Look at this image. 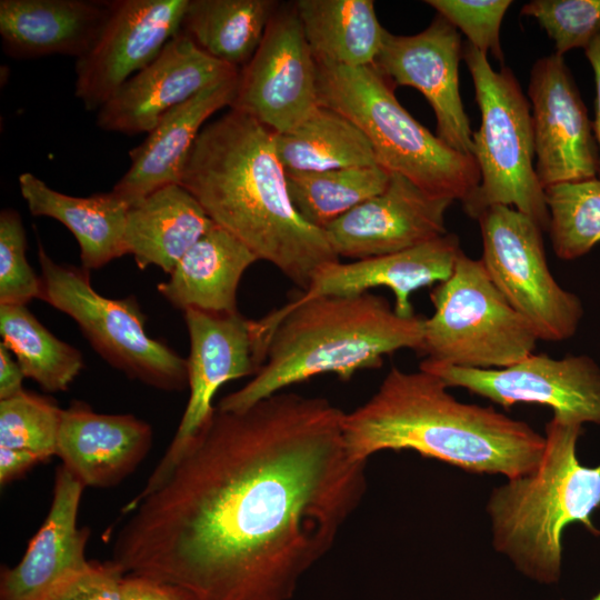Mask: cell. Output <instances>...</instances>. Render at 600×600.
Instances as JSON below:
<instances>
[{
	"label": "cell",
	"mask_w": 600,
	"mask_h": 600,
	"mask_svg": "<svg viewBox=\"0 0 600 600\" xmlns=\"http://www.w3.org/2000/svg\"><path fill=\"white\" fill-rule=\"evenodd\" d=\"M390 176L380 166H369L320 172H287V183L299 214L323 230L354 207L381 193Z\"/></svg>",
	"instance_id": "cell-31"
},
{
	"label": "cell",
	"mask_w": 600,
	"mask_h": 600,
	"mask_svg": "<svg viewBox=\"0 0 600 600\" xmlns=\"http://www.w3.org/2000/svg\"><path fill=\"white\" fill-rule=\"evenodd\" d=\"M43 300L76 321L96 352L128 378L164 391L188 386V363L146 331L134 297L110 299L91 286L83 267L56 262L38 239Z\"/></svg>",
	"instance_id": "cell-9"
},
{
	"label": "cell",
	"mask_w": 600,
	"mask_h": 600,
	"mask_svg": "<svg viewBox=\"0 0 600 600\" xmlns=\"http://www.w3.org/2000/svg\"><path fill=\"white\" fill-rule=\"evenodd\" d=\"M27 236L19 212H0V306L40 299L41 280L26 257Z\"/></svg>",
	"instance_id": "cell-35"
},
{
	"label": "cell",
	"mask_w": 600,
	"mask_h": 600,
	"mask_svg": "<svg viewBox=\"0 0 600 600\" xmlns=\"http://www.w3.org/2000/svg\"><path fill=\"white\" fill-rule=\"evenodd\" d=\"M318 104L351 120L367 137L377 163L427 193L466 202L480 183L474 157L458 152L418 122L373 67L317 62Z\"/></svg>",
	"instance_id": "cell-6"
},
{
	"label": "cell",
	"mask_w": 600,
	"mask_h": 600,
	"mask_svg": "<svg viewBox=\"0 0 600 600\" xmlns=\"http://www.w3.org/2000/svg\"><path fill=\"white\" fill-rule=\"evenodd\" d=\"M18 183L32 216L52 218L71 231L84 269H99L128 254L124 234L130 206L112 190L73 197L50 188L30 172L21 173Z\"/></svg>",
	"instance_id": "cell-25"
},
{
	"label": "cell",
	"mask_w": 600,
	"mask_h": 600,
	"mask_svg": "<svg viewBox=\"0 0 600 600\" xmlns=\"http://www.w3.org/2000/svg\"><path fill=\"white\" fill-rule=\"evenodd\" d=\"M448 388L431 372L392 367L368 401L344 412L347 452L368 462L380 451L413 450L466 471L508 479L539 464L544 436L492 407L460 402Z\"/></svg>",
	"instance_id": "cell-3"
},
{
	"label": "cell",
	"mask_w": 600,
	"mask_h": 600,
	"mask_svg": "<svg viewBox=\"0 0 600 600\" xmlns=\"http://www.w3.org/2000/svg\"><path fill=\"white\" fill-rule=\"evenodd\" d=\"M83 484L63 466L57 468L49 512L21 560L0 574V600H43L57 587L86 570L89 538L78 528Z\"/></svg>",
	"instance_id": "cell-19"
},
{
	"label": "cell",
	"mask_w": 600,
	"mask_h": 600,
	"mask_svg": "<svg viewBox=\"0 0 600 600\" xmlns=\"http://www.w3.org/2000/svg\"><path fill=\"white\" fill-rule=\"evenodd\" d=\"M279 7L274 0H189L179 33L214 59L241 70Z\"/></svg>",
	"instance_id": "cell-28"
},
{
	"label": "cell",
	"mask_w": 600,
	"mask_h": 600,
	"mask_svg": "<svg viewBox=\"0 0 600 600\" xmlns=\"http://www.w3.org/2000/svg\"><path fill=\"white\" fill-rule=\"evenodd\" d=\"M189 333V399L176 434L149 477L138 500L157 489L170 474L189 442L214 412L213 397L232 380L253 376L260 368L256 354L253 320L239 313L183 311Z\"/></svg>",
	"instance_id": "cell-12"
},
{
	"label": "cell",
	"mask_w": 600,
	"mask_h": 600,
	"mask_svg": "<svg viewBox=\"0 0 600 600\" xmlns=\"http://www.w3.org/2000/svg\"><path fill=\"white\" fill-rule=\"evenodd\" d=\"M261 367L243 387L224 396L217 408L244 410L316 376L333 373L350 380L357 372L380 368L401 349L421 352L424 318L401 317L381 296H297L266 317L253 320Z\"/></svg>",
	"instance_id": "cell-4"
},
{
	"label": "cell",
	"mask_w": 600,
	"mask_h": 600,
	"mask_svg": "<svg viewBox=\"0 0 600 600\" xmlns=\"http://www.w3.org/2000/svg\"><path fill=\"white\" fill-rule=\"evenodd\" d=\"M452 202L391 173L381 193L354 207L323 231L338 258L359 260L390 254L448 233L446 212Z\"/></svg>",
	"instance_id": "cell-18"
},
{
	"label": "cell",
	"mask_w": 600,
	"mask_h": 600,
	"mask_svg": "<svg viewBox=\"0 0 600 600\" xmlns=\"http://www.w3.org/2000/svg\"><path fill=\"white\" fill-rule=\"evenodd\" d=\"M471 74L481 123L472 134L480 183L463 202L478 219L490 207L507 206L548 230L546 193L534 169V138L529 99L508 67L496 71L487 54L470 43L462 50Z\"/></svg>",
	"instance_id": "cell-7"
},
{
	"label": "cell",
	"mask_w": 600,
	"mask_h": 600,
	"mask_svg": "<svg viewBox=\"0 0 600 600\" xmlns=\"http://www.w3.org/2000/svg\"><path fill=\"white\" fill-rule=\"evenodd\" d=\"M343 417L290 391L216 407L167 479L123 508L111 560L200 600H290L367 490Z\"/></svg>",
	"instance_id": "cell-1"
},
{
	"label": "cell",
	"mask_w": 600,
	"mask_h": 600,
	"mask_svg": "<svg viewBox=\"0 0 600 600\" xmlns=\"http://www.w3.org/2000/svg\"><path fill=\"white\" fill-rule=\"evenodd\" d=\"M152 439L144 420L129 413H99L74 400L62 410L56 456L84 488H112L139 467Z\"/></svg>",
	"instance_id": "cell-20"
},
{
	"label": "cell",
	"mask_w": 600,
	"mask_h": 600,
	"mask_svg": "<svg viewBox=\"0 0 600 600\" xmlns=\"http://www.w3.org/2000/svg\"><path fill=\"white\" fill-rule=\"evenodd\" d=\"M419 369L509 409L532 402L553 409V416L581 424H600V367L588 356L554 359L531 353L499 369L463 368L426 359Z\"/></svg>",
	"instance_id": "cell-11"
},
{
	"label": "cell",
	"mask_w": 600,
	"mask_h": 600,
	"mask_svg": "<svg viewBox=\"0 0 600 600\" xmlns=\"http://www.w3.org/2000/svg\"><path fill=\"white\" fill-rule=\"evenodd\" d=\"M293 7L316 62L373 66L386 29L372 0H298Z\"/></svg>",
	"instance_id": "cell-27"
},
{
	"label": "cell",
	"mask_w": 600,
	"mask_h": 600,
	"mask_svg": "<svg viewBox=\"0 0 600 600\" xmlns=\"http://www.w3.org/2000/svg\"><path fill=\"white\" fill-rule=\"evenodd\" d=\"M273 140L287 172L378 166L364 133L346 116L320 104L293 129L273 132Z\"/></svg>",
	"instance_id": "cell-29"
},
{
	"label": "cell",
	"mask_w": 600,
	"mask_h": 600,
	"mask_svg": "<svg viewBox=\"0 0 600 600\" xmlns=\"http://www.w3.org/2000/svg\"><path fill=\"white\" fill-rule=\"evenodd\" d=\"M179 184L214 224L301 291L321 266L339 260L324 231L292 204L273 132L243 112L230 109L201 129Z\"/></svg>",
	"instance_id": "cell-2"
},
{
	"label": "cell",
	"mask_w": 600,
	"mask_h": 600,
	"mask_svg": "<svg viewBox=\"0 0 600 600\" xmlns=\"http://www.w3.org/2000/svg\"><path fill=\"white\" fill-rule=\"evenodd\" d=\"M584 54L593 70L596 83L594 120L592 122V130L599 151L598 178L600 179V33L584 48Z\"/></svg>",
	"instance_id": "cell-41"
},
{
	"label": "cell",
	"mask_w": 600,
	"mask_h": 600,
	"mask_svg": "<svg viewBox=\"0 0 600 600\" xmlns=\"http://www.w3.org/2000/svg\"><path fill=\"white\" fill-rule=\"evenodd\" d=\"M26 376L11 352L0 343V400H6L23 392Z\"/></svg>",
	"instance_id": "cell-40"
},
{
	"label": "cell",
	"mask_w": 600,
	"mask_h": 600,
	"mask_svg": "<svg viewBox=\"0 0 600 600\" xmlns=\"http://www.w3.org/2000/svg\"><path fill=\"white\" fill-rule=\"evenodd\" d=\"M438 14L457 30H461L468 43L488 56L490 52L500 62L503 53L500 46V27L511 6V0H427Z\"/></svg>",
	"instance_id": "cell-36"
},
{
	"label": "cell",
	"mask_w": 600,
	"mask_h": 600,
	"mask_svg": "<svg viewBox=\"0 0 600 600\" xmlns=\"http://www.w3.org/2000/svg\"><path fill=\"white\" fill-rule=\"evenodd\" d=\"M258 258L238 238L214 224L178 261L159 293L182 311H238L240 280Z\"/></svg>",
	"instance_id": "cell-24"
},
{
	"label": "cell",
	"mask_w": 600,
	"mask_h": 600,
	"mask_svg": "<svg viewBox=\"0 0 600 600\" xmlns=\"http://www.w3.org/2000/svg\"><path fill=\"white\" fill-rule=\"evenodd\" d=\"M590 600H600V590Z\"/></svg>",
	"instance_id": "cell-42"
},
{
	"label": "cell",
	"mask_w": 600,
	"mask_h": 600,
	"mask_svg": "<svg viewBox=\"0 0 600 600\" xmlns=\"http://www.w3.org/2000/svg\"><path fill=\"white\" fill-rule=\"evenodd\" d=\"M477 220L483 243L481 261L509 304L532 326L539 340L572 337L583 316L582 303L549 270L542 229L507 206L490 207Z\"/></svg>",
	"instance_id": "cell-10"
},
{
	"label": "cell",
	"mask_w": 600,
	"mask_h": 600,
	"mask_svg": "<svg viewBox=\"0 0 600 600\" xmlns=\"http://www.w3.org/2000/svg\"><path fill=\"white\" fill-rule=\"evenodd\" d=\"M124 574L112 560L91 561L86 570L57 587L43 600H121Z\"/></svg>",
	"instance_id": "cell-37"
},
{
	"label": "cell",
	"mask_w": 600,
	"mask_h": 600,
	"mask_svg": "<svg viewBox=\"0 0 600 600\" xmlns=\"http://www.w3.org/2000/svg\"><path fill=\"white\" fill-rule=\"evenodd\" d=\"M44 461H47L44 458L28 450L0 447L1 486L20 479L34 466Z\"/></svg>",
	"instance_id": "cell-39"
},
{
	"label": "cell",
	"mask_w": 600,
	"mask_h": 600,
	"mask_svg": "<svg viewBox=\"0 0 600 600\" xmlns=\"http://www.w3.org/2000/svg\"><path fill=\"white\" fill-rule=\"evenodd\" d=\"M213 221L180 184L156 190L129 207L126 248L139 269L157 266L170 274Z\"/></svg>",
	"instance_id": "cell-26"
},
{
	"label": "cell",
	"mask_w": 600,
	"mask_h": 600,
	"mask_svg": "<svg viewBox=\"0 0 600 600\" xmlns=\"http://www.w3.org/2000/svg\"><path fill=\"white\" fill-rule=\"evenodd\" d=\"M528 99L534 138V169L543 189L597 178L599 151L592 122L562 56L532 66Z\"/></svg>",
	"instance_id": "cell-15"
},
{
	"label": "cell",
	"mask_w": 600,
	"mask_h": 600,
	"mask_svg": "<svg viewBox=\"0 0 600 600\" xmlns=\"http://www.w3.org/2000/svg\"><path fill=\"white\" fill-rule=\"evenodd\" d=\"M109 9L101 0H0L3 52L14 59L82 57Z\"/></svg>",
	"instance_id": "cell-23"
},
{
	"label": "cell",
	"mask_w": 600,
	"mask_h": 600,
	"mask_svg": "<svg viewBox=\"0 0 600 600\" xmlns=\"http://www.w3.org/2000/svg\"><path fill=\"white\" fill-rule=\"evenodd\" d=\"M189 0H109L89 50L76 61L74 96L98 111L147 67L180 30Z\"/></svg>",
	"instance_id": "cell-14"
},
{
	"label": "cell",
	"mask_w": 600,
	"mask_h": 600,
	"mask_svg": "<svg viewBox=\"0 0 600 600\" xmlns=\"http://www.w3.org/2000/svg\"><path fill=\"white\" fill-rule=\"evenodd\" d=\"M239 77L214 83L164 113L147 138L129 151L131 164L112 191L131 206L160 188L179 184L206 121L231 107Z\"/></svg>",
	"instance_id": "cell-22"
},
{
	"label": "cell",
	"mask_w": 600,
	"mask_h": 600,
	"mask_svg": "<svg viewBox=\"0 0 600 600\" xmlns=\"http://www.w3.org/2000/svg\"><path fill=\"white\" fill-rule=\"evenodd\" d=\"M62 410L48 397L23 391L0 400V447L56 456Z\"/></svg>",
	"instance_id": "cell-33"
},
{
	"label": "cell",
	"mask_w": 600,
	"mask_h": 600,
	"mask_svg": "<svg viewBox=\"0 0 600 600\" xmlns=\"http://www.w3.org/2000/svg\"><path fill=\"white\" fill-rule=\"evenodd\" d=\"M121 600H200L192 591L146 576L126 573L121 583Z\"/></svg>",
	"instance_id": "cell-38"
},
{
	"label": "cell",
	"mask_w": 600,
	"mask_h": 600,
	"mask_svg": "<svg viewBox=\"0 0 600 600\" xmlns=\"http://www.w3.org/2000/svg\"><path fill=\"white\" fill-rule=\"evenodd\" d=\"M581 433V423L553 416L546 426L539 464L527 474L508 479L488 501L494 548L541 583L560 579L566 527L579 522L600 536L591 520L600 508V463H580L577 442Z\"/></svg>",
	"instance_id": "cell-5"
},
{
	"label": "cell",
	"mask_w": 600,
	"mask_h": 600,
	"mask_svg": "<svg viewBox=\"0 0 600 600\" xmlns=\"http://www.w3.org/2000/svg\"><path fill=\"white\" fill-rule=\"evenodd\" d=\"M521 14L534 18L562 56L586 48L600 33V0H532Z\"/></svg>",
	"instance_id": "cell-34"
},
{
	"label": "cell",
	"mask_w": 600,
	"mask_h": 600,
	"mask_svg": "<svg viewBox=\"0 0 600 600\" xmlns=\"http://www.w3.org/2000/svg\"><path fill=\"white\" fill-rule=\"evenodd\" d=\"M0 334L26 378L48 392L67 391L83 368L81 352L57 338L24 304L0 306Z\"/></svg>",
	"instance_id": "cell-30"
},
{
	"label": "cell",
	"mask_w": 600,
	"mask_h": 600,
	"mask_svg": "<svg viewBox=\"0 0 600 600\" xmlns=\"http://www.w3.org/2000/svg\"><path fill=\"white\" fill-rule=\"evenodd\" d=\"M317 62L291 7H279L250 61L241 69L230 109L274 133L302 122L317 107Z\"/></svg>",
	"instance_id": "cell-13"
},
{
	"label": "cell",
	"mask_w": 600,
	"mask_h": 600,
	"mask_svg": "<svg viewBox=\"0 0 600 600\" xmlns=\"http://www.w3.org/2000/svg\"><path fill=\"white\" fill-rule=\"evenodd\" d=\"M240 71L178 33L97 111V126L108 132L148 133L169 110Z\"/></svg>",
	"instance_id": "cell-17"
},
{
	"label": "cell",
	"mask_w": 600,
	"mask_h": 600,
	"mask_svg": "<svg viewBox=\"0 0 600 600\" xmlns=\"http://www.w3.org/2000/svg\"><path fill=\"white\" fill-rule=\"evenodd\" d=\"M459 238L446 233L420 246L378 257L342 263L339 260L321 266L308 288L298 296H354L377 287L389 288L394 296V310L404 318L414 316L411 293L422 287L447 280L461 252Z\"/></svg>",
	"instance_id": "cell-21"
},
{
	"label": "cell",
	"mask_w": 600,
	"mask_h": 600,
	"mask_svg": "<svg viewBox=\"0 0 600 600\" xmlns=\"http://www.w3.org/2000/svg\"><path fill=\"white\" fill-rule=\"evenodd\" d=\"M421 352L428 360L476 369H499L533 353L532 326L497 289L481 260L460 252L451 276L430 293Z\"/></svg>",
	"instance_id": "cell-8"
},
{
	"label": "cell",
	"mask_w": 600,
	"mask_h": 600,
	"mask_svg": "<svg viewBox=\"0 0 600 600\" xmlns=\"http://www.w3.org/2000/svg\"><path fill=\"white\" fill-rule=\"evenodd\" d=\"M544 193L556 256L574 260L587 254L600 242V179L553 184Z\"/></svg>",
	"instance_id": "cell-32"
},
{
	"label": "cell",
	"mask_w": 600,
	"mask_h": 600,
	"mask_svg": "<svg viewBox=\"0 0 600 600\" xmlns=\"http://www.w3.org/2000/svg\"><path fill=\"white\" fill-rule=\"evenodd\" d=\"M462 42L458 30L437 14L414 36L386 30L373 67L391 83L417 89L431 106L437 136L453 150L473 157V131L459 90Z\"/></svg>",
	"instance_id": "cell-16"
}]
</instances>
